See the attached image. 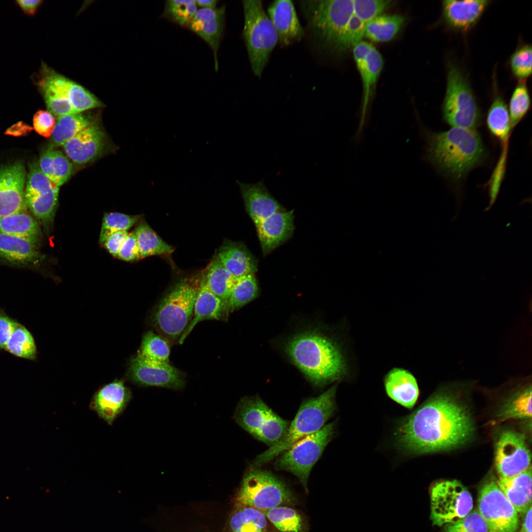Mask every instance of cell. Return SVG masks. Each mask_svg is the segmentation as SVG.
I'll list each match as a JSON object with an SVG mask.
<instances>
[{
    "instance_id": "603a6c76",
    "label": "cell",
    "mask_w": 532,
    "mask_h": 532,
    "mask_svg": "<svg viewBox=\"0 0 532 532\" xmlns=\"http://www.w3.org/2000/svg\"><path fill=\"white\" fill-rule=\"evenodd\" d=\"M66 155L75 164L84 165L97 158L105 147L104 133L93 122L64 145Z\"/></svg>"
},
{
    "instance_id": "ffe728a7",
    "label": "cell",
    "mask_w": 532,
    "mask_h": 532,
    "mask_svg": "<svg viewBox=\"0 0 532 532\" xmlns=\"http://www.w3.org/2000/svg\"><path fill=\"white\" fill-rule=\"evenodd\" d=\"M294 212L278 211L255 224L264 256L291 237L295 230Z\"/></svg>"
},
{
    "instance_id": "83f0119b",
    "label": "cell",
    "mask_w": 532,
    "mask_h": 532,
    "mask_svg": "<svg viewBox=\"0 0 532 532\" xmlns=\"http://www.w3.org/2000/svg\"><path fill=\"white\" fill-rule=\"evenodd\" d=\"M384 385L387 395L396 402L408 408L415 405L419 390L416 379L407 370L391 369L385 377Z\"/></svg>"
},
{
    "instance_id": "7c38bea8",
    "label": "cell",
    "mask_w": 532,
    "mask_h": 532,
    "mask_svg": "<svg viewBox=\"0 0 532 532\" xmlns=\"http://www.w3.org/2000/svg\"><path fill=\"white\" fill-rule=\"evenodd\" d=\"M431 516L433 525L439 527L454 523L473 508L472 496L457 480L434 483L430 489Z\"/></svg>"
},
{
    "instance_id": "4dcf8cb0",
    "label": "cell",
    "mask_w": 532,
    "mask_h": 532,
    "mask_svg": "<svg viewBox=\"0 0 532 532\" xmlns=\"http://www.w3.org/2000/svg\"><path fill=\"white\" fill-rule=\"evenodd\" d=\"M531 376L520 378L518 387L507 399L499 414V421L510 419L529 418L532 416Z\"/></svg>"
},
{
    "instance_id": "f6af8a7d",
    "label": "cell",
    "mask_w": 532,
    "mask_h": 532,
    "mask_svg": "<svg viewBox=\"0 0 532 532\" xmlns=\"http://www.w3.org/2000/svg\"><path fill=\"white\" fill-rule=\"evenodd\" d=\"M531 107V98L525 81H520L510 98L509 114L511 128L515 127L528 113Z\"/></svg>"
},
{
    "instance_id": "c3c4849f",
    "label": "cell",
    "mask_w": 532,
    "mask_h": 532,
    "mask_svg": "<svg viewBox=\"0 0 532 532\" xmlns=\"http://www.w3.org/2000/svg\"><path fill=\"white\" fill-rule=\"evenodd\" d=\"M443 532H492L478 510L474 509L457 521L444 525Z\"/></svg>"
},
{
    "instance_id": "f907efd6",
    "label": "cell",
    "mask_w": 532,
    "mask_h": 532,
    "mask_svg": "<svg viewBox=\"0 0 532 532\" xmlns=\"http://www.w3.org/2000/svg\"><path fill=\"white\" fill-rule=\"evenodd\" d=\"M118 256L121 259L126 261H136L140 259L134 231L130 233L121 246Z\"/></svg>"
},
{
    "instance_id": "db71d44e",
    "label": "cell",
    "mask_w": 532,
    "mask_h": 532,
    "mask_svg": "<svg viewBox=\"0 0 532 532\" xmlns=\"http://www.w3.org/2000/svg\"><path fill=\"white\" fill-rule=\"evenodd\" d=\"M43 2L41 0H18L15 1L22 11L29 16L34 15Z\"/></svg>"
},
{
    "instance_id": "74e56055",
    "label": "cell",
    "mask_w": 532,
    "mask_h": 532,
    "mask_svg": "<svg viewBox=\"0 0 532 532\" xmlns=\"http://www.w3.org/2000/svg\"><path fill=\"white\" fill-rule=\"evenodd\" d=\"M3 350L24 359L35 361L37 358L36 346L32 334L17 321Z\"/></svg>"
},
{
    "instance_id": "9c48e42d",
    "label": "cell",
    "mask_w": 532,
    "mask_h": 532,
    "mask_svg": "<svg viewBox=\"0 0 532 532\" xmlns=\"http://www.w3.org/2000/svg\"><path fill=\"white\" fill-rule=\"evenodd\" d=\"M186 281L177 283L160 302L153 318L156 329L166 339H179L190 324L193 315L197 293Z\"/></svg>"
},
{
    "instance_id": "9f6ffc18",
    "label": "cell",
    "mask_w": 532,
    "mask_h": 532,
    "mask_svg": "<svg viewBox=\"0 0 532 532\" xmlns=\"http://www.w3.org/2000/svg\"><path fill=\"white\" fill-rule=\"evenodd\" d=\"M198 6L200 8H213L217 7L218 0H196Z\"/></svg>"
},
{
    "instance_id": "ab89813d",
    "label": "cell",
    "mask_w": 532,
    "mask_h": 532,
    "mask_svg": "<svg viewBox=\"0 0 532 532\" xmlns=\"http://www.w3.org/2000/svg\"><path fill=\"white\" fill-rule=\"evenodd\" d=\"M232 532H265L267 518L261 511L250 507H238L231 516Z\"/></svg>"
},
{
    "instance_id": "ba28073f",
    "label": "cell",
    "mask_w": 532,
    "mask_h": 532,
    "mask_svg": "<svg viewBox=\"0 0 532 532\" xmlns=\"http://www.w3.org/2000/svg\"><path fill=\"white\" fill-rule=\"evenodd\" d=\"M238 507L261 511L282 504L291 505L296 498L290 489L269 471L253 466L245 473L237 498Z\"/></svg>"
},
{
    "instance_id": "cb8c5ba5",
    "label": "cell",
    "mask_w": 532,
    "mask_h": 532,
    "mask_svg": "<svg viewBox=\"0 0 532 532\" xmlns=\"http://www.w3.org/2000/svg\"><path fill=\"white\" fill-rule=\"evenodd\" d=\"M245 210L254 224L278 211L285 209L269 192L263 180L253 184L236 181Z\"/></svg>"
},
{
    "instance_id": "ac0fdd59",
    "label": "cell",
    "mask_w": 532,
    "mask_h": 532,
    "mask_svg": "<svg viewBox=\"0 0 532 532\" xmlns=\"http://www.w3.org/2000/svg\"><path fill=\"white\" fill-rule=\"evenodd\" d=\"M25 169L20 163L0 168V217L27 211Z\"/></svg>"
},
{
    "instance_id": "277c9868",
    "label": "cell",
    "mask_w": 532,
    "mask_h": 532,
    "mask_svg": "<svg viewBox=\"0 0 532 532\" xmlns=\"http://www.w3.org/2000/svg\"><path fill=\"white\" fill-rule=\"evenodd\" d=\"M425 158L453 178H462L485 158L484 146L475 130L452 127L445 132L425 133Z\"/></svg>"
},
{
    "instance_id": "484cf974",
    "label": "cell",
    "mask_w": 532,
    "mask_h": 532,
    "mask_svg": "<svg viewBox=\"0 0 532 532\" xmlns=\"http://www.w3.org/2000/svg\"><path fill=\"white\" fill-rule=\"evenodd\" d=\"M228 308L222 300L207 286L202 275L195 301L192 320L179 339L182 344L195 326L205 320H221L229 315Z\"/></svg>"
},
{
    "instance_id": "681fc988",
    "label": "cell",
    "mask_w": 532,
    "mask_h": 532,
    "mask_svg": "<svg viewBox=\"0 0 532 532\" xmlns=\"http://www.w3.org/2000/svg\"><path fill=\"white\" fill-rule=\"evenodd\" d=\"M54 115L49 111L39 110L33 117V126L35 132L42 136L48 138L52 135L56 125Z\"/></svg>"
},
{
    "instance_id": "5b68a950",
    "label": "cell",
    "mask_w": 532,
    "mask_h": 532,
    "mask_svg": "<svg viewBox=\"0 0 532 532\" xmlns=\"http://www.w3.org/2000/svg\"><path fill=\"white\" fill-rule=\"evenodd\" d=\"M336 387L333 385L321 395L304 401L284 436L259 455L253 466L259 467L273 460L299 440L322 429L334 412Z\"/></svg>"
},
{
    "instance_id": "8992f818",
    "label": "cell",
    "mask_w": 532,
    "mask_h": 532,
    "mask_svg": "<svg viewBox=\"0 0 532 532\" xmlns=\"http://www.w3.org/2000/svg\"><path fill=\"white\" fill-rule=\"evenodd\" d=\"M242 37L254 74L260 77L278 42L276 31L261 0H243Z\"/></svg>"
},
{
    "instance_id": "9a60e30c",
    "label": "cell",
    "mask_w": 532,
    "mask_h": 532,
    "mask_svg": "<svg viewBox=\"0 0 532 532\" xmlns=\"http://www.w3.org/2000/svg\"><path fill=\"white\" fill-rule=\"evenodd\" d=\"M59 191V187L41 171L37 163L30 166L25 190V201L34 216L45 226L53 221Z\"/></svg>"
},
{
    "instance_id": "6da1fadb",
    "label": "cell",
    "mask_w": 532,
    "mask_h": 532,
    "mask_svg": "<svg viewBox=\"0 0 532 532\" xmlns=\"http://www.w3.org/2000/svg\"><path fill=\"white\" fill-rule=\"evenodd\" d=\"M454 387L439 390L400 423L397 441L403 450L420 454L448 450L472 437V418Z\"/></svg>"
},
{
    "instance_id": "7a4b0ae2",
    "label": "cell",
    "mask_w": 532,
    "mask_h": 532,
    "mask_svg": "<svg viewBox=\"0 0 532 532\" xmlns=\"http://www.w3.org/2000/svg\"><path fill=\"white\" fill-rule=\"evenodd\" d=\"M392 4L387 0H314L300 2L315 42L335 55L347 53L364 36L366 24Z\"/></svg>"
},
{
    "instance_id": "836d02e7",
    "label": "cell",
    "mask_w": 532,
    "mask_h": 532,
    "mask_svg": "<svg viewBox=\"0 0 532 532\" xmlns=\"http://www.w3.org/2000/svg\"><path fill=\"white\" fill-rule=\"evenodd\" d=\"M203 275L209 289L222 300L228 310L231 291L236 277L223 266L217 256L212 260Z\"/></svg>"
},
{
    "instance_id": "60d3db41",
    "label": "cell",
    "mask_w": 532,
    "mask_h": 532,
    "mask_svg": "<svg viewBox=\"0 0 532 532\" xmlns=\"http://www.w3.org/2000/svg\"><path fill=\"white\" fill-rule=\"evenodd\" d=\"M259 292L255 274L251 273L236 277L230 295L229 312L232 313L251 302L257 298Z\"/></svg>"
},
{
    "instance_id": "11a10c76",
    "label": "cell",
    "mask_w": 532,
    "mask_h": 532,
    "mask_svg": "<svg viewBox=\"0 0 532 532\" xmlns=\"http://www.w3.org/2000/svg\"><path fill=\"white\" fill-rule=\"evenodd\" d=\"M525 516L519 532H532V505L525 513Z\"/></svg>"
},
{
    "instance_id": "7bdbcfd3",
    "label": "cell",
    "mask_w": 532,
    "mask_h": 532,
    "mask_svg": "<svg viewBox=\"0 0 532 532\" xmlns=\"http://www.w3.org/2000/svg\"><path fill=\"white\" fill-rule=\"evenodd\" d=\"M170 347L164 338L152 331L143 336L136 356L147 361L169 363Z\"/></svg>"
},
{
    "instance_id": "d6986e66",
    "label": "cell",
    "mask_w": 532,
    "mask_h": 532,
    "mask_svg": "<svg viewBox=\"0 0 532 532\" xmlns=\"http://www.w3.org/2000/svg\"><path fill=\"white\" fill-rule=\"evenodd\" d=\"M226 9L224 5L213 8L198 9L187 28L203 40L211 49L216 71L219 68L218 50L225 29Z\"/></svg>"
},
{
    "instance_id": "f35d334b",
    "label": "cell",
    "mask_w": 532,
    "mask_h": 532,
    "mask_svg": "<svg viewBox=\"0 0 532 532\" xmlns=\"http://www.w3.org/2000/svg\"><path fill=\"white\" fill-rule=\"evenodd\" d=\"M487 124L491 133L506 146L510 131V120L508 109L500 95H496L489 109Z\"/></svg>"
},
{
    "instance_id": "e0dca14e",
    "label": "cell",
    "mask_w": 532,
    "mask_h": 532,
    "mask_svg": "<svg viewBox=\"0 0 532 532\" xmlns=\"http://www.w3.org/2000/svg\"><path fill=\"white\" fill-rule=\"evenodd\" d=\"M127 374L132 382L143 386L181 390L185 385L184 375L169 363L147 361L136 355L130 361Z\"/></svg>"
},
{
    "instance_id": "d6a6232c",
    "label": "cell",
    "mask_w": 532,
    "mask_h": 532,
    "mask_svg": "<svg viewBox=\"0 0 532 532\" xmlns=\"http://www.w3.org/2000/svg\"><path fill=\"white\" fill-rule=\"evenodd\" d=\"M39 165L41 171L59 187L67 181L73 169L67 157L52 146L42 153Z\"/></svg>"
},
{
    "instance_id": "7402d4cb",
    "label": "cell",
    "mask_w": 532,
    "mask_h": 532,
    "mask_svg": "<svg viewBox=\"0 0 532 532\" xmlns=\"http://www.w3.org/2000/svg\"><path fill=\"white\" fill-rule=\"evenodd\" d=\"M267 15L278 35V43L282 46L300 41L304 35L293 2L289 0L273 1L268 6Z\"/></svg>"
},
{
    "instance_id": "f5cc1de1",
    "label": "cell",
    "mask_w": 532,
    "mask_h": 532,
    "mask_svg": "<svg viewBox=\"0 0 532 532\" xmlns=\"http://www.w3.org/2000/svg\"><path fill=\"white\" fill-rule=\"evenodd\" d=\"M126 231H119L110 234L103 242L104 247L113 256H118L119 251L129 235Z\"/></svg>"
},
{
    "instance_id": "4fadbf2b",
    "label": "cell",
    "mask_w": 532,
    "mask_h": 532,
    "mask_svg": "<svg viewBox=\"0 0 532 532\" xmlns=\"http://www.w3.org/2000/svg\"><path fill=\"white\" fill-rule=\"evenodd\" d=\"M478 510L492 532H517L519 513L493 478L479 488Z\"/></svg>"
},
{
    "instance_id": "bcb514c9",
    "label": "cell",
    "mask_w": 532,
    "mask_h": 532,
    "mask_svg": "<svg viewBox=\"0 0 532 532\" xmlns=\"http://www.w3.org/2000/svg\"><path fill=\"white\" fill-rule=\"evenodd\" d=\"M139 215H129L119 212L104 214L100 235V243H103L112 233L119 231H127L139 220Z\"/></svg>"
},
{
    "instance_id": "30bf717a",
    "label": "cell",
    "mask_w": 532,
    "mask_h": 532,
    "mask_svg": "<svg viewBox=\"0 0 532 532\" xmlns=\"http://www.w3.org/2000/svg\"><path fill=\"white\" fill-rule=\"evenodd\" d=\"M234 418L242 428L269 447L282 438L290 425L258 396L242 399L236 407Z\"/></svg>"
},
{
    "instance_id": "3957f363",
    "label": "cell",
    "mask_w": 532,
    "mask_h": 532,
    "mask_svg": "<svg viewBox=\"0 0 532 532\" xmlns=\"http://www.w3.org/2000/svg\"><path fill=\"white\" fill-rule=\"evenodd\" d=\"M285 351L292 363L316 386L338 380L347 373L346 363L340 346L318 330L294 335L287 341Z\"/></svg>"
},
{
    "instance_id": "52a82bcc",
    "label": "cell",
    "mask_w": 532,
    "mask_h": 532,
    "mask_svg": "<svg viewBox=\"0 0 532 532\" xmlns=\"http://www.w3.org/2000/svg\"><path fill=\"white\" fill-rule=\"evenodd\" d=\"M442 110L445 121L452 127L475 130L480 112L468 80L461 69L449 62Z\"/></svg>"
},
{
    "instance_id": "8d00e7d4",
    "label": "cell",
    "mask_w": 532,
    "mask_h": 532,
    "mask_svg": "<svg viewBox=\"0 0 532 532\" xmlns=\"http://www.w3.org/2000/svg\"><path fill=\"white\" fill-rule=\"evenodd\" d=\"M93 122L87 115L81 113L58 117L52 134V141L55 146H63Z\"/></svg>"
},
{
    "instance_id": "f546056e",
    "label": "cell",
    "mask_w": 532,
    "mask_h": 532,
    "mask_svg": "<svg viewBox=\"0 0 532 532\" xmlns=\"http://www.w3.org/2000/svg\"><path fill=\"white\" fill-rule=\"evenodd\" d=\"M0 258L13 264L28 266L39 263L41 256L37 244L0 233Z\"/></svg>"
},
{
    "instance_id": "2e32d148",
    "label": "cell",
    "mask_w": 532,
    "mask_h": 532,
    "mask_svg": "<svg viewBox=\"0 0 532 532\" xmlns=\"http://www.w3.org/2000/svg\"><path fill=\"white\" fill-rule=\"evenodd\" d=\"M531 452L523 433L512 430L504 431L496 444L495 463L499 477H509L528 469Z\"/></svg>"
},
{
    "instance_id": "4316f807",
    "label": "cell",
    "mask_w": 532,
    "mask_h": 532,
    "mask_svg": "<svg viewBox=\"0 0 532 532\" xmlns=\"http://www.w3.org/2000/svg\"><path fill=\"white\" fill-rule=\"evenodd\" d=\"M223 266L234 277L255 274L258 260L243 243L226 240L216 255Z\"/></svg>"
},
{
    "instance_id": "1f68e13d",
    "label": "cell",
    "mask_w": 532,
    "mask_h": 532,
    "mask_svg": "<svg viewBox=\"0 0 532 532\" xmlns=\"http://www.w3.org/2000/svg\"><path fill=\"white\" fill-rule=\"evenodd\" d=\"M0 233L21 237L37 245L41 238L37 222L27 211L0 217Z\"/></svg>"
},
{
    "instance_id": "d590c367",
    "label": "cell",
    "mask_w": 532,
    "mask_h": 532,
    "mask_svg": "<svg viewBox=\"0 0 532 532\" xmlns=\"http://www.w3.org/2000/svg\"><path fill=\"white\" fill-rule=\"evenodd\" d=\"M140 259L155 255L171 254L174 248L164 241L145 222L134 231Z\"/></svg>"
},
{
    "instance_id": "d4e9b609",
    "label": "cell",
    "mask_w": 532,
    "mask_h": 532,
    "mask_svg": "<svg viewBox=\"0 0 532 532\" xmlns=\"http://www.w3.org/2000/svg\"><path fill=\"white\" fill-rule=\"evenodd\" d=\"M490 2L487 0H443V19L450 28L467 31L477 23Z\"/></svg>"
},
{
    "instance_id": "b9f144b4",
    "label": "cell",
    "mask_w": 532,
    "mask_h": 532,
    "mask_svg": "<svg viewBox=\"0 0 532 532\" xmlns=\"http://www.w3.org/2000/svg\"><path fill=\"white\" fill-rule=\"evenodd\" d=\"M266 518L282 532H306L302 516L295 509L278 506L262 511Z\"/></svg>"
},
{
    "instance_id": "f1b7e54d",
    "label": "cell",
    "mask_w": 532,
    "mask_h": 532,
    "mask_svg": "<svg viewBox=\"0 0 532 532\" xmlns=\"http://www.w3.org/2000/svg\"><path fill=\"white\" fill-rule=\"evenodd\" d=\"M499 488L518 513L524 514L532 505V467L509 477H499Z\"/></svg>"
},
{
    "instance_id": "5bb4252c",
    "label": "cell",
    "mask_w": 532,
    "mask_h": 532,
    "mask_svg": "<svg viewBox=\"0 0 532 532\" xmlns=\"http://www.w3.org/2000/svg\"><path fill=\"white\" fill-rule=\"evenodd\" d=\"M353 54L363 84V101L357 132L353 137L355 142L362 139L364 130L369 120V109L371 96L381 72L383 61L381 55L371 44L361 41L353 48Z\"/></svg>"
},
{
    "instance_id": "44dd1931",
    "label": "cell",
    "mask_w": 532,
    "mask_h": 532,
    "mask_svg": "<svg viewBox=\"0 0 532 532\" xmlns=\"http://www.w3.org/2000/svg\"><path fill=\"white\" fill-rule=\"evenodd\" d=\"M131 398V390L124 382L115 380L103 386L95 394L90 407L111 425L125 410Z\"/></svg>"
},
{
    "instance_id": "7dc6e473",
    "label": "cell",
    "mask_w": 532,
    "mask_h": 532,
    "mask_svg": "<svg viewBox=\"0 0 532 532\" xmlns=\"http://www.w3.org/2000/svg\"><path fill=\"white\" fill-rule=\"evenodd\" d=\"M532 46L525 44L518 47L511 55L509 65L513 75L525 81L532 73Z\"/></svg>"
},
{
    "instance_id": "8fae6325",
    "label": "cell",
    "mask_w": 532,
    "mask_h": 532,
    "mask_svg": "<svg viewBox=\"0 0 532 532\" xmlns=\"http://www.w3.org/2000/svg\"><path fill=\"white\" fill-rule=\"evenodd\" d=\"M334 432V423H330L299 440L277 457L274 463L276 469L294 474L308 492L310 471L332 439Z\"/></svg>"
},
{
    "instance_id": "816d5d0a",
    "label": "cell",
    "mask_w": 532,
    "mask_h": 532,
    "mask_svg": "<svg viewBox=\"0 0 532 532\" xmlns=\"http://www.w3.org/2000/svg\"><path fill=\"white\" fill-rule=\"evenodd\" d=\"M16 322L0 307V350H3Z\"/></svg>"
},
{
    "instance_id": "e575fe53",
    "label": "cell",
    "mask_w": 532,
    "mask_h": 532,
    "mask_svg": "<svg viewBox=\"0 0 532 532\" xmlns=\"http://www.w3.org/2000/svg\"><path fill=\"white\" fill-rule=\"evenodd\" d=\"M405 21L399 14H380L366 25L364 36L376 42L392 40L399 32Z\"/></svg>"
},
{
    "instance_id": "ee69618b",
    "label": "cell",
    "mask_w": 532,
    "mask_h": 532,
    "mask_svg": "<svg viewBox=\"0 0 532 532\" xmlns=\"http://www.w3.org/2000/svg\"><path fill=\"white\" fill-rule=\"evenodd\" d=\"M197 9L196 0H167L161 17L187 29Z\"/></svg>"
}]
</instances>
